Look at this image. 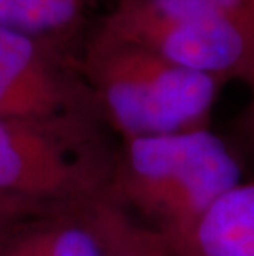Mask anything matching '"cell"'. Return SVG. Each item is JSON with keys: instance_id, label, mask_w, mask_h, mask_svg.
Instances as JSON below:
<instances>
[{"instance_id": "6da1fadb", "label": "cell", "mask_w": 254, "mask_h": 256, "mask_svg": "<svg viewBox=\"0 0 254 256\" xmlns=\"http://www.w3.org/2000/svg\"><path fill=\"white\" fill-rule=\"evenodd\" d=\"M241 182L236 154L203 128L126 139L104 195L185 254L208 212Z\"/></svg>"}, {"instance_id": "7a4b0ae2", "label": "cell", "mask_w": 254, "mask_h": 256, "mask_svg": "<svg viewBox=\"0 0 254 256\" xmlns=\"http://www.w3.org/2000/svg\"><path fill=\"white\" fill-rule=\"evenodd\" d=\"M76 64L96 104L124 140L208 128L223 86L213 76L99 30Z\"/></svg>"}, {"instance_id": "3957f363", "label": "cell", "mask_w": 254, "mask_h": 256, "mask_svg": "<svg viewBox=\"0 0 254 256\" xmlns=\"http://www.w3.org/2000/svg\"><path fill=\"white\" fill-rule=\"evenodd\" d=\"M98 30L254 91V40L212 0H114Z\"/></svg>"}, {"instance_id": "277c9868", "label": "cell", "mask_w": 254, "mask_h": 256, "mask_svg": "<svg viewBox=\"0 0 254 256\" xmlns=\"http://www.w3.org/2000/svg\"><path fill=\"white\" fill-rule=\"evenodd\" d=\"M86 118L0 119V192L35 204H84L104 194L107 178L81 150Z\"/></svg>"}, {"instance_id": "5b68a950", "label": "cell", "mask_w": 254, "mask_h": 256, "mask_svg": "<svg viewBox=\"0 0 254 256\" xmlns=\"http://www.w3.org/2000/svg\"><path fill=\"white\" fill-rule=\"evenodd\" d=\"M94 106L78 64L53 42L0 28V119L53 121L88 116Z\"/></svg>"}, {"instance_id": "8992f818", "label": "cell", "mask_w": 254, "mask_h": 256, "mask_svg": "<svg viewBox=\"0 0 254 256\" xmlns=\"http://www.w3.org/2000/svg\"><path fill=\"white\" fill-rule=\"evenodd\" d=\"M180 256H254V178L243 180L208 212Z\"/></svg>"}, {"instance_id": "52a82bcc", "label": "cell", "mask_w": 254, "mask_h": 256, "mask_svg": "<svg viewBox=\"0 0 254 256\" xmlns=\"http://www.w3.org/2000/svg\"><path fill=\"white\" fill-rule=\"evenodd\" d=\"M79 206V215L98 240L101 256H180L162 233L121 208L104 194Z\"/></svg>"}, {"instance_id": "ba28073f", "label": "cell", "mask_w": 254, "mask_h": 256, "mask_svg": "<svg viewBox=\"0 0 254 256\" xmlns=\"http://www.w3.org/2000/svg\"><path fill=\"white\" fill-rule=\"evenodd\" d=\"M0 256H101V248L78 212L17 233L0 244Z\"/></svg>"}, {"instance_id": "9c48e42d", "label": "cell", "mask_w": 254, "mask_h": 256, "mask_svg": "<svg viewBox=\"0 0 254 256\" xmlns=\"http://www.w3.org/2000/svg\"><path fill=\"white\" fill-rule=\"evenodd\" d=\"M88 5L86 0H0V28L53 42L78 28Z\"/></svg>"}, {"instance_id": "30bf717a", "label": "cell", "mask_w": 254, "mask_h": 256, "mask_svg": "<svg viewBox=\"0 0 254 256\" xmlns=\"http://www.w3.org/2000/svg\"><path fill=\"white\" fill-rule=\"evenodd\" d=\"M38 206L40 204H35L31 200L0 192V235L23 216L36 212Z\"/></svg>"}, {"instance_id": "8fae6325", "label": "cell", "mask_w": 254, "mask_h": 256, "mask_svg": "<svg viewBox=\"0 0 254 256\" xmlns=\"http://www.w3.org/2000/svg\"><path fill=\"white\" fill-rule=\"evenodd\" d=\"M254 40V0H212Z\"/></svg>"}, {"instance_id": "7c38bea8", "label": "cell", "mask_w": 254, "mask_h": 256, "mask_svg": "<svg viewBox=\"0 0 254 256\" xmlns=\"http://www.w3.org/2000/svg\"><path fill=\"white\" fill-rule=\"evenodd\" d=\"M236 128L240 130V136L245 140V144L254 152V91L251 92L250 104L245 108V111L238 119Z\"/></svg>"}, {"instance_id": "4fadbf2b", "label": "cell", "mask_w": 254, "mask_h": 256, "mask_svg": "<svg viewBox=\"0 0 254 256\" xmlns=\"http://www.w3.org/2000/svg\"><path fill=\"white\" fill-rule=\"evenodd\" d=\"M88 4H94V2H99V0H86Z\"/></svg>"}]
</instances>
